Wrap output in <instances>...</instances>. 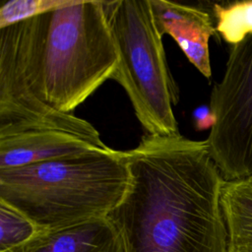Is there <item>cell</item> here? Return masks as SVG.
Returning a JSON list of instances; mask_svg holds the SVG:
<instances>
[{
  "mask_svg": "<svg viewBox=\"0 0 252 252\" xmlns=\"http://www.w3.org/2000/svg\"><path fill=\"white\" fill-rule=\"evenodd\" d=\"M125 152L128 186L107 216L125 252H227L225 180L206 140L147 134Z\"/></svg>",
  "mask_w": 252,
  "mask_h": 252,
  "instance_id": "cell-1",
  "label": "cell"
},
{
  "mask_svg": "<svg viewBox=\"0 0 252 252\" xmlns=\"http://www.w3.org/2000/svg\"><path fill=\"white\" fill-rule=\"evenodd\" d=\"M128 182L125 151L93 150L0 169V200L44 230L106 218Z\"/></svg>",
  "mask_w": 252,
  "mask_h": 252,
  "instance_id": "cell-2",
  "label": "cell"
},
{
  "mask_svg": "<svg viewBox=\"0 0 252 252\" xmlns=\"http://www.w3.org/2000/svg\"><path fill=\"white\" fill-rule=\"evenodd\" d=\"M119 56L103 1H81L39 16L34 88L72 113L114 73Z\"/></svg>",
  "mask_w": 252,
  "mask_h": 252,
  "instance_id": "cell-3",
  "label": "cell"
},
{
  "mask_svg": "<svg viewBox=\"0 0 252 252\" xmlns=\"http://www.w3.org/2000/svg\"><path fill=\"white\" fill-rule=\"evenodd\" d=\"M119 61L111 76L150 135H180L173 106L179 89L167 65L150 0L103 1Z\"/></svg>",
  "mask_w": 252,
  "mask_h": 252,
  "instance_id": "cell-4",
  "label": "cell"
},
{
  "mask_svg": "<svg viewBox=\"0 0 252 252\" xmlns=\"http://www.w3.org/2000/svg\"><path fill=\"white\" fill-rule=\"evenodd\" d=\"M41 16V15H40ZM39 16L0 29V137L52 128L101 140L93 124L43 102L34 90Z\"/></svg>",
  "mask_w": 252,
  "mask_h": 252,
  "instance_id": "cell-5",
  "label": "cell"
},
{
  "mask_svg": "<svg viewBox=\"0 0 252 252\" xmlns=\"http://www.w3.org/2000/svg\"><path fill=\"white\" fill-rule=\"evenodd\" d=\"M209 151L225 181L252 176V35L232 45L211 93Z\"/></svg>",
  "mask_w": 252,
  "mask_h": 252,
  "instance_id": "cell-6",
  "label": "cell"
},
{
  "mask_svg": "<svg viewBox=\"0 0 252 252\" xmlns=\"http://www.w3.org/2000/svg\"><path fill=\"white\" fill-rule=\"evenodd\" d=\"M102 140L52 128L0 137V169L17 168L93 150H107Z\"/></svg>",
  "mask_w": 252,
  "mask_h": 252,
  "instance_id": "cell-7",
  "label": "cell"
},
{
  "mask_svg": "<svg viewBox=\"0 0 252 252\" xmlns=\"http://www.w3.org/2000/svg\"><path fill=\"white\" fill-rule=\"evenodd\" d=\"M150 4L159 34L171 36L190 63L210 79L209 41L217 33L211 15L203 8L166 0H150Z\"/></svg>",
  "mask_w": 252,
  "mask_h": 252,
  "instance_id": "cell-8",
  "label": "cell"
},
{
  "mask_svg": "<svg viewBox=\"0 0 252 252\" xmlns=\"http://www.w3.org/2000/svg\"><path fill=\"white\" fill-rule=\"evenodd\" d=\"M5 252H125L122 238L106 218L40 230L26 243Z\"/></svg>",
  "mask_w": 252,
  "mask_h": 252,
  "instance_id": "cell-9",
  "label": "cell"
},
{
  "mask_svg": "<svg viewBox=\"0 0 252 252\" xmlns=\"http://www.w3.org/2000/svg\"><path fill=\"white\" fill-rule=\"evenodd\" d=\"M220 206L227 231V252H252V176L225 181Z\"/></svg>",
  "mask_w": 252,
  "mask_h": 252,
  "instance_id": "cell-10",
  "label": "cell"
},
{
  "mask_svg": "<svg viewBox=\"0 0 252 252\" xmlns=\"http://www.w3.org/2000/svg\"><path fill=\"white\" fill-rule=\"evenodd\" d=\"M216 31L221 38L232 45L252 35V0L213 6Z\"/></svg>",
  "mask_w": 252,
  "mask_h": 252,
  "instance_id": "cell-11",
  "label": "cell"
},
{
  "mask_svg": "<svg viewBox=\"0 0 252 252\" xmlns=\"http://www.w3.org/2000/svg\"><path fill=\"white\" fill-rule=\"evenodd\" d=\"M39 231L32 220L0 200V252L26 243Z\"/></svg>",
  "mask_w": 252,
  "mask_h": 252,
  "instance_id": "cell-12",
  "label": "cell"
},
{
  "mask_svg": "<svg viewBox=\"0 0 252 252\" xmlns=\"http://www.w3.org/2000/svg\"><path fill=\"white\" fill-rule=\"evenodd\" d=\"M78 0H9L0 7V29H4L54 10L74 5Z\"/></svg>",
  "mask_w": 252,
  "mask_h": 252,
  "instance_id": "cell-13",
  "label": "cell"
},
{
  "mask_svg": "<svg viewBox=\"0 0 252 252\" xmlns=\"http://www.w3.org/2000/svg\"><path fill=\"white\" fill-rule=\"evenodd\" d=\"M193 121L196 129L204 130L212 128L215 123V118L210 106H199L193 112Z\"/></svg>",
  "mask_w": 252,
  "mask_h": 252,
  "instance_id": "cell-14",
  "label": "cell"
}]
</instances>
